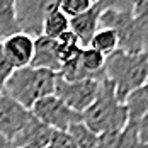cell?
Segmentation results:
<instances>
[{"label": "cell", "mask_w": 148, "mask_h": 148, "mask_svg": "<svg viewBox=\"0 0 148 148\" xmlns=\"http://www.w3.org/2000/svg\"><path fill=\"white\" fill-rule=\"evenodd\" d=\"M0 148H15V147L7 140V138H3V136L0 134Z\"/></svg>", "instance_id": "obj_23"}, {"label": "cell", "mask_w": 148, "mask_h": 148, "mask_svg": "<svg viewBox=\"0 0 148 148\" xmlns=\"http://www.w3.org/2000/svg\"><path fill=\"white\" fill-rule=\"evenodd\" d=\"M138 134H140V140L145 145H148V112L138 123Z\"/></svg>", "instance_id": "obj_22"}, {"label": "cell", "mask_w": 148, "mask_h": 148, "mask_svg": "<svg viewBox=\"0 0 148 148\" xmlns=\"http://www.w3.org/2000/svg\"><path fill=\"white\" fill-rule=\"evenodd\" d=\"M56 78H58V73L51 70L34 68V66L19 68V70H14L12 75L9 77L3 92L31 111L38 101L45 99L48 95H55Z\"/></svg>", "instance_id": "obj_3"}, {"label": "cell", "mask_w": 148, "mask_h": 148, "mask_svg": "<svg viewBox=\"0 0 148 148\" xmlns=\"http://www.w3.org/2000/svg\"><path fill=\"white\" fill-rule=\"evenodd\" d=\"M0 43H2L3 56L14 70L26 68L31 65L32 56H34V38L17 32Z\"/></svg>", "instance_id": "obj_9"}, {"label": "cell", "mask_w": 148, "mask_h": 148, "mask_svg": "<svg viewBox=\"0 0 148 148\" xmlns=\"http://www.w3.org/2000/svg\"><path fill=\"white\" fill-rule=\"evenodd\" d=\"M80 63L84 70L89 73L90 78L102 80L104 78V65H106V56L92 48H84L80 53Z\"/></svg>", "instance_id": "obj_17"}, {"label": "cell", "mask_w": 148, "mask_h": 148, "mask_svg": "<svg viewBox=\"0 0 148 148\" xmlns=\"http://www.w3.org/2000/svg\"><path fill=\"white\" fill-rule=\"evenodd\" d=\"M133 27L138 53H148V0L133 2Z\"/></svg>", "instance_id": "obj_11"}, {"label": "cell", "mask_w": 148, "mask_h": 148, "mask_svg": "<svg viewBox=\"0 0 148 148\" xmlns=\"http://www.w3.org/2000/svg\"><path fill=\"white\" fill-rule=\"evenodd\" d=\"M31 112L43 124L49 126L55 131H63V133H68V130L73 124L82 123V114L70 109L56 95H48L45 99L38 101L32 106Z\"/></svg>", "instance_id": "obj_4"}, {"label": "cell", "mask_w": 148, "mask_h": 148, "mask_svg": "<svg viewBox=\"0 0 148 148\" xmlns=\"http://www.w3.org/2000/svg\"><path fill=\"white\" fill-rule=\"evenodd\" d=\"M99 87H101V80H95V78L78 80V82H66V80L58 77L55 95L60 101H63L70 109L82 114L95 101Z\"/></svg>", "instance_id": "obj_5"}, {"label": "cell", "mask_w": 148, "mask_h": 148, "mask_svg": "<svg viewBox=\"0 0 148 148\" xmlns=\"http://www.w3.org/2000/svg\"><path fill=\"white\" fill-rule=\"evenodd\" d=\"M89 48L99 51L104 56H107V55L114 53L116 49H119V38L112 29H102L101 27V29L94 34Z\"/></svg>", "instance_id": "obj_18"}, {"label": "cell", "mask_w": 148, "mask_h": 148, "mask_svg": "<svg viewBox=\"0 0 148 148\" xmlns=\"http://www.w3.org/2000/svg\"><path fill=\"white\" fill-rule=\"evenodd\" d=\"M53 0H15V19L19 32L31 38L43 36L45 17Z\"/></svg>", "instance_id": "obj_6"}, {"label": "cell", "mask_w": 148, "mask_h": 148, "mask_svg": "<svg viewBox=\"0 0 148 148\" xmlns=\"http://www.w3.org/2000/svg\"><path fill=\"white\" fill-rule=\"evenodd\" d=\"M14 68L9 65V61L3 56V51H2V43H0V92H3V87L9 80V77L12 75Z\"/></svg>", "instance_id": "obj_21"}, {"label": "cell", "mask_w": 148, "mask_h": 148, "mask_svg": "<svg viewBox=\"0 0 148 148\" xmlns=\"http://www.w3.org/2000/svg\"><path fill=\"white\" fill-rule=\"evenodd\" d=\"M68 134L72 136V140L75 141L77 148H107L102 134L92 133L84 123L73 124L68 130Z\"/></svg>", "instance_id": "obj_15"}, {"label": "cell", "mask_w": 148, "mask_h": 148, "mask_svg": "<svg viewBox=\"0 0 148 148\" xmlns=\"http://www.w3.org/2000/svg\"><path fill=\"white\" fill-rule=\"evenodd\" d=\"M0 94H2V92H0Z\"/></svg>", "instance_id": "obj_24"}, {"label": "cell", "mask_w": 148, "mask_h": 148, "mask_svg": "<svg viewBox=\"0 0 148 148\" xmlns=\"http://www.w3.org/2000/svg\"><path fill=\"white\" fill-rule=\"evenodd\" d=\"M124 107L128 111V124H138L148 112V84L133 90L124 99Z\"/></svg>", "instance_id": "obj_14"}, {"label": "cell", "mask_w": 148, "mask_h": 148, "mask_svg": "<svg viewBox=\"0 0 148 148\" xmlns=\"http://www.w3.org/2000/svg\"><path fill=\"white\" fill-rule=\"evenodd\" d=\"M92 0H60V10L68 19H73L77 15L87 12L92 7Z\"/></svg>", "instance_id": "obj_19"}, {"label": "cell", "mask_w": 148, "mask_h": 148, "mask_svg": "<svg viewBox=\"0 0 148 148\" xmlns=\"http://www.w3.org/2000/svg\"><path fill=\"white\" fill-rule=\"evenodd\" d=\"M147 84H148V82H147Z\"/></svg>", "instance_id": "obj_25"}, {"label": "cell", "mask_w": 148, "mask_h": 148, "mask_svg": "<svg viewBox=\"0 0 148 148\" xmlns=\"http://www.w3.org/2000/svg\"><path fill=\"white\" fill-rule=\"evenodd\" d=\"M46 148H77L75 141L72 140V136L68 133H63V131H56L51 143Z\"/></svg>", "instance_id": "obj_20"}, {"label": "cell", "mask_w": 148, "mask_h": 148, "mask_svg": "<svg viewBox=\"0 0 148 148\" xmlns=\"http://www.w3.org/2000/svg\"><path fill=\"white\" fill-rule=\"evenodd\" d=\"M107 5H109L107 0H97V2L92 3V7H90L87 12H84V14L70 19V31L78 38L82 48H89L94 34L99 31L101 15L107 9Z\"/></svg>", "instance_id": "obj_8"}, {"label": "cell", "mask_w": 148, "mask_h": 148, "mask_svg": "<svg viewBox=\"0 0 148 148\" xmlns=\"http://www.w3.org/2000/svg\"><path fill=\"white\" fill-rule=\"evenodd\" d=\"M19 32L15 19V0H0V41Z\"/></svg>", "instance_id": "obj_16"}, {"label": "cell", "mask_w": 148, "mask_h": 148, "mask_svg": "<svg viewBox=\"0 0 148 148\" xmlns=\"http://www.w3.org/2000/svg\"><path fill=\"white\" fill-rule=\"evenodd\" d=\"M29 66L34 68H45V70H51L55 73H58L61 70V61H60L58 55V41L46 38V36H39L34 39V56Z\"/></svg>", "instance_id": "obj_10"}, {"label": "cell", "mask_w": 148, "mask_h": 148, "mask_svg": "<svg viewBox=\"0 0 148 148\" xmlns=\"http://www.w3.org/2000/svg\"><path fill=\"white\" fill-rule=\"evenodd\" d=\"M32 112L14 101L5 92L0 94V134L10 143L19 133H22L32 121Z\"/></svg>", "instance_id": "obj_7"}, {"label": "cell", "mask_w": 148, "mask_h": 148, "mask_svg": "<svg viewBox=\"0 0 148 148\" xmlns=\"http://www.w3.org/2000/svg\"><path fill=\"white\" fill-rule=\"evenodd\" d=\"M70 31V19L60 10V2L53 0L49 10L45 17V24H43V36L51 38V39H58L60 36H63L65 32Z\"/></svg>", "instance_id": "obj_12"}, {"label": "cell", "mask_w": 148, "mask_h": 148, "mask_svg": "<svg viewBox=\"0 0 148 148\" xmlns=\"http://www.w3.org/2000/svg\"><path fill=\"white\" fill-rule=\"evenodd\" d=\"M82 123L95 134L118 133L128 124V111L118 101L114 85L107 78L101 80L95 101L82 112Z\"/></svg>", "instance_id": "obj_2"}, {"label": "cell", "mask_w": 148, "mask_h": 148, "mask_svg": "<svg viewBox=\"0 0 148 148\" xmlns=\"http://www.w3.org/2000/svg\"><path fill=\"white\" fill-rule=\"evenodd\" d=\"M102 136L107 148H148V145L140 140L138 124H126L118 133H109Z\"/></svg>", "instance_id": "obj_13"}, {"label": "cell", "mask_w": 148, "mask_h": 148, "mask_svg": "<svg viewBox=\"0 0 148 148\" xmlns=\"http://www.w3.org/2000/svg\"><path fill=\"white\" fill-rule=\"evenodd\" d=\"M104 78H107L116 90L119 102L148 82V53H131L116 49L106 56Z\"/></svg>", "instance_id": "obj_1"}]
</instances>
